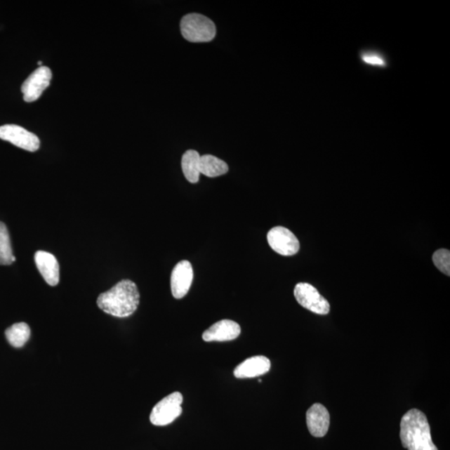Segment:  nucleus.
Here are the masks:
<instances>
[{
	"instance_id": "f257e3e1",
	"label": "nucleus",
	"mask_w": 450,
	"mask_h": 450,
	"mask_svg": "<svg viewBox=\"0 0 450 450\" xmlns=\"http://www.w3.org/2000/svg\"><path fill=\"white\" fill-rule=\"evenodd\" d=\"M137 285L129 279H123L112 289L98 297L97 305L105 313L118 318H126L137 310L140 305Z\"/></svg>"
},
{
	"instance_id": "f03ea898",
	"label": "nucleus",
	"mask_w": 450,
	"mask_h": 450,
	"mask_svg": "<svg viewBox=\"0 0 450 450\" xmlns=\"http://www.w3.org/2000/svg\"><path fill=\"white\" fill-rule=\"evenodd\" d=\"M399 437L403 447L408 450H438L432 440L425 414L417 409H411L403 416Z\"/></svg>"
},
{
	"instance_id": "7ed1b4c3",
	"label": "nucleus",
	"mask_w": 450,
	"mask_h": 450,
	"mask_svg": "<svg viewBox=\"0 0 450 450\" xmlns=\"http://www.w3.org/2000/svg\"><path fill=\"white\" fill-rule=\"evenodd\" d=\"M180 29L183 37L192 43L209 42L216 35L215 23L200 13H190L183 17Z\"/></svg>"
},
{
	"instance_id": "20e7f679",
	"label": "nucleus",
	"mask_w": 450,
	"mask_h": 450,
	"mask_svg": "<svg viewBox=\"0 0 450 450\" xmlns=\"http://www.w3.org/2000/svg\"><path fill=\"white\" fill-rule=\"evenodd\" d=\"M183 395L175 392L160 400L150 413V422L156 426H166L171 424L181 416Z\"/></svg>"
},
{
	"instance_id": "39448f33",
	"label": "nucleus",
	"mask_w": 450,
	"mask_h": 450,
	"mask_svg": "<svg viewBox=\"0 0 450 450\" xmlns=\"http://www.w3.org/2000/svg\"><path fill=\"white\" fill-rule=\"evenodd\" d=\"M293 295L297 302L304 308L315 314L325 315L329 313L331 306L326 298L320 295L317 289L310 284H296Z\"/></svg>"
},
{
	"instance_id": "423d86ee",
	"label": "nucleus",
	"mask_w": 450,
	"mask_h": 450,
	"mask_svg": "<svg viewBox=\"0 0 450 450\" xmlns=\"http://www.w3.org/2000/svg\"><path fill=\"white\" fill-rule=\"evenodd\" d=\"M267 239L271 249L283 256H295L300 251V244L296 236L284 227L271 229L267 234Z\"/></svg>"
},
{
	"instance_id": "0eeeda50",
	"label": "nucleus",
	"mask_w": 450,
	"mask_h": 450,
	"mask_svg": "<svg viewBox=\"0 0 450 450\" xmlns=\"http://www.w3.org/2000/svg\"><path fill=\"white\" fill-rule=\"evenodd\" d=\"M0 139L29 152H35L40 146L37 135L15 124H6L0 127Z\"/></svg>"
},
{
	"instance_id": "6e6552de",
	"label": "nucleus",
	"mask_w": 450,
	"mask_h": 450,
	"mask_svg": "<svg viewBox=\"0 0 450 450\" xmlns=\"http://www.w3.org/2000/svg\"><path fill=\"white\" fill-rule=\"evenodd\" d=\"M52 72L48 67L41 66L34 70L22 84L21 91L25 101L32 103L39 100L43 92L50 86Z\"/></svg>"
},
{
	"instance_id": "1a4fd4ad",
	"label": "nucleus",
	"mask_w": 450,
	"mask_h": 450,
	"mask_svg": "<svg viewBox=\"0 0 450 450\" xmlns=\"http://www.w3.org/2000/svg\"><path fill=\"white\" fill-rule=\"evenodd\" d=\"M194 279L192 265L188 260H182L176 265L171 274V291L177 300L184 298L190 291Z\"/></svg>"
},
{
	"instance_id": "9d476101",
	"label": "nucleus",
	"mask_w": 450,
	"mask_h": 450,
	"mask_svg": "<svg viewBox=\"0 0 450 450\" xmlns=\"http://www.w3.org/2000/svg\"><path fill=\"white\" fill-rule=\"evenodd\" d=\"M306 423L311 435L322 438L328 433L331 416L324 405L315 404L306 413Z\"/></svg>"
},
{
	"instance_id": "9b49d317",
	"label": "nucleus",
	"mask_w": 450,
	"mask_h": 450,
	"mask_svg": "<svg viewBox=\"0 0 450 450\" xmlns=\"http://www.w3.org/2000/svg\"><path fill=\"white\" fill-rule=\"evenodd\" d=\"M240 333L241 328L238 323L230 319H223L204 331L202 337L206 342H225L235 340Z\"/></svg>"
},
{
	"instance_id": "f8f14e48",
	"label": "nucleus",
	"mask_w": 450,
	"mask_h": 450,
	"mask_svg": "<svg viewBox=\"0 0 450 450\" xmlns=\"http://www.w3.org/2000/svg\"><path fill=\"white\" fill-rule=\"evenodd\" d=\"M34 261L46 282L51 286H56L60 282V265L55 256L39 251L35 253Z\"/></svg>"
},
{
	"instance_id": "ddd939ff",
	"label": "nucleus",
	"mask_w": 450,
	"mask_h": 450,
	"mask_svg": "<svg viewBox=\"0 0 450 450\" xmlns=\"http://www.w3.org/2000/svg\"><path fill=\"white\" fill-rule=\"evenodd\" d=\"M270 368V360L265 356H253L239 364L234 369V376L237 378H256L264 376Z\"/></svg>"
},
{
	"instance_id": "4468645a",
	"label": "nucleus",
	"mask_w": 450,
	"mask_h": 450,
	"mask_svg": "<svg viewBox=\"0 0 450 450\" xmlns=\"http://www.w3.org/2000/svg\"><path fill=\"white\" fill-rule=\"evenodd\" d=\"M199 171L207 177L216 178L225 175L229 171V166L216 156L206 154L200 156Z\"/></svg>"
},
{
	"instance_id": "2eb2a0df",
	"label": "nucleus",
	"mask_w": 450,
	"mask_h": 450,
	"mask_svg": "<svg viewBox=\"0 0 450 450\" xmlns=\"http://www.w3.org/2000/svg\"><path fill=\"white\" fill-rule=\"evenodd\" d=\"M199 161L200 155L196 150H188L182 157V169L186 180L192 184H196L199 180Z\"/></svg>"
},
{
	"instance_id": "dca6fc26",
	"label": "nucleus",
	"mask_w": 450,
	"mask_h": 450,
	"mask_svg": "<svg viewBox=\"0 0 450 450\" xmlns=\"http://www.w3.org/2000/svg\"><path fill=\"white\" fill-rule=\"evenodd\" d=\"M30 328L26 323H17L6 331L7 340L15 348L23 347L29 340Z\"/></svg>"
},
{
	"instance_id": "f3484780",
	"label": "nucleus",
	"mask_w": 450,
	"mask_h": 450,
	"mask_svg": "<svg viewBox=\"0 0 450 450\" xmlns=\"http://www.w3.org/2000/svg\"><path fill=\"white\" fill-rule=\"evenodd\" d=\"M15 261L13 255L10 234L6 225L0 222V265H11Z\"/></svg>"
},
{
	"instance_id": "a211bd4d",
	"label": "nucleus",
	"mask_w": 450,
	"mask_h": 450,
	"mask_svg": "<svg viewBox=\"0 0 450 450\" xmlns=\"http://www.w3.org/2000/svg\"><path fill=\"white\" fill-rule=\"evenodd\" d=\"M433 262L437 269L444 274L450 275V252L448 249H439L433 256Z\"/></svg>"
},
{
	"instance_id": "6ab92c4d",
	"label": "nucleus",
	"mask_w": 450,
	"mask_h": 450,
	"mask_svg": "<svg viewBox=\"0 0 450 450\" xmlns=\"http://www.w3.org/2000/svg\"><path fill=\"white\" fill-rule=\"evenodd\" d=\"M361 60L365 64L376 66V67H385L387 65L386 60L383 57L380 53L377 52H364L361 53Z\"/></svg>"
},
{
	"instance_id": "aec40b11",
	"label": "nucleus",
	"mask_w": 450,
	"mask_h": 450,
	"mask_svg": "<svg viewBox=\"0 0 450 450\" xmlns=\"http://www.w3.org/2000/svg\"><path fill=\"white\" fill-rule=\"evenodd\" d=\"M41 64H42V62H41V61H39L38 65H41Z\"/></svg>"
}]
</instances>
